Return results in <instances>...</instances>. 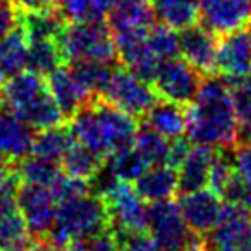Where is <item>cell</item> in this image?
Instances as JSON below:
<instances>
[{"instance_id":"1","label":"cell","mask_w":251,"mask_h":251,"mask_svg":"<svg viewBox=\"0 0 251 251\" xmlns=\"http://www.w3.org/2000/svg\"><path fill=\"white\" fill-rule=\"evenodd\" d=\"M189 141L213 148L236 145L237 117L230 100L229 81L215 74L203 77L196 98L186 105Z\"/></svg>"},{"instance_id":"2","label":"cell","mask_w":251,"mask_h":251,"mask_svg":"<svg viewBox=\"0 0 251 251\" xmlns=\"http://www.w3.org/2000/svg\"><path fill=\"white\" fill-rule=\"evenodd\" d=\"M107 229H110V219L103 200L93 193H86L57 206L55 222L47 239L57 248H62L69 241L88 239Z\"/></svg>"},{"instance_id":"3","label":"cell","mask_w":251,"mask_h":251,"mask_svg":"<svg viewBox=\"0 0 251 251\" xmlns=\"http://www.w3.org/2000/svg\"><path fill=\"white\" fill-rule=\"evenodd\" d=\"M66 62L117 60L114 33L103 21L66 23L57 38Z\"/></svg>"},{"instance_id":"4","label":"cell","mask_w":251,"mask_h":251,"mask_svg":"<svg viewBox=\"0 0 251 251\" xmlns=\"http://www.w3.org/2000/svg\"><path fill=\"white\" fill-rule=\"evenodd\" d=\"M100 98L134 119H141L158 100V95L148 81L141 79L124 66H117Z\"/></svg>"},{"instance_id":"5","label":"cell","mask_w":251,"mask_h":251,"mask_svg":"<svg viewBox=\"0 0 251 251\" xmlns=\"http://www.w3.org/2000/svg\"><path fill=\"white\" fill-rule=\"evenodd\" d=\"M147 230L160 251H181L200 237L188 227L179 205L172 200H160L148 205Z\"/></svg>"},{"instance_id":"6","label":"cell","mask_w":251,"mask_h":251,"mask_svg":"<svg viewBox=\"0 0 251 251\" xmlns=\"http://www.w3.org/2000/svg\"><path fill=\"white\" fill-rule=\"evenodd\" d=\"M203 77L205 76L189 66L184 59L172 57L162 60L151 83L158 97L186 107L196 98Z\"/></svg>"},{"instance_id":"7","label":"cell","mask_w":251,"mask_h":251,"mask_svg":"<svg viewBox=\"0 0 251 251\" xmlns=\"http://www.w3.org/2000/svg\"><path fill=\"white\" fill-rule=\"evenodd\" d=\"M110 227L115 230H147L148 205L136 193L133 182L117 181L103 196Z\"/></svg>"},{"instance_id":"8","label":"cell","mask_w":251,"mask_h":251,"mask_svg":"<svg viewBox=\"0 0 251 251\" xmlns=\"http://www.w3.org/2000/svg\"><path fill=\"white\" fill-rule=\"evenodd\" d=\"M16 201L35 239H47L55 222L57 206L52 191L47 186L19 182Z\"/></svg>"},{"instance_id":"9","label":"cell","mask_w":251,"mask_h":251,"mask_svg":"<svg viewBox=\"0 0 251 251\" xmlns=\"http://www.w3.org/2000/svg\"><path fill=\"white\" fill-rule=\"evenodd\" d=\"M201 26L217 36L251 26V0H200Z\"/></svg>"},{"instance_id":"10","label":"cell","mask_w":251,"mask_h":251,"mask_svg":"<svg viewBox=\"0 0 251 251\" xmlns=\"http://www.w3.org/2000/svg\"><path fill=\"white\" fill-rule=\"evenodd\" d=\"M91 105H93L95 114H97L98 127H100V134L107 155L121 150V148L133 147L134 136H136V131L140 127L136 119L122 112L121 108L114 107L100 97L93 98Z\"/></svg>"},{"instance_id":"11","label":"cell","mask_w":251,"mask_h":251,"mask_svg":"<svg viewBox=\"0 0 251 251\" xmlns=\"http://www.w3.org/2000/svg\"><path fill=\"white\" fill-rule=\"evenodd\" d=\"M181 215L188 227L200 237H208L219 222L224 201L217 193L206 186L203 189L181 195L177 201Z\"/></svg>"},{"instance_id":"12","label":"cell","mask_w":251,"mask_h":251,"mask_svg":"<svg viewBox=\"0 0 251 251\" xmlns=\"http://www.w3.org/2000/svg\"><path fill=\"white\" fill-rule=\"evenodd\" d=\"M217 49L219 36L203 26L193 25L181 29L179 35V53L203 76L217 74Z\"/></svg>"},{"instance_id":"13","label":"cell","mask_w":251,"mask_h":251,"mask_svg":"<svg viewBox=\"0 0 251 251\" xmlns=\"http://www.w3.org/2000/svg\"><path fill=\"white\" fill-rule=\"evenodd\" d=\"M217 73L226 79L251 74V26L219 38Z\"/></svg>"},{"instance_id":"14","label":"cell","mask_w":251,"mask_h":251,"mask_svg":"<svg viewBox=\"0 0 251 251\" xmlns=\"http://www.w3.org/2000/svg\"><path fill=\"white\" fill-rule=\"evenodd\" d=\"M33 138L35 129L0 105V158L12 164L21 160L31 153Z\"/></svg>"},{"instance_id":"15","label":"cell","mask_w":251,"mask_h":251,"mask_svg":"<svg viewBox=\"0 0 251 251\" xmlns=\"http://www.w3.org/2000/svg\"><path fill=\"white\" fill-rule=\"evenodd\" d=\"M35 243L16 196L0 198V251H28Z\"/></svg>"},{"instance_id":"16","label":"cell","mask_w":251,"mask_h":251,"mask_svg":"<svg viewBox=\"0 0 251 251\" xmlns=\"http://www.w3.org/2000/svg\"><path fill=\"white\" fill-rule=\"evenodd\" d=\"M45 81H47V86H49L50 93H52L53 100L57 101L60 112H62L66 119H71L79 108H83L84 105L90 103L93 98H97V97H91V95L77 83V79L73 76L69 67H66V64L47 74Z\"/></svg>"},{"instance_id":"17","label":"cell","mask_w":251,"mask_h":251,"mask_svg":"<svg viewBox=\"0 0 251 251\" xmlns=\"http://www.w3.org/2000/svg\"><path fill=\"white\" fill-rule=\"evenodd\" d=\"M215 148L208 145L191 147L184 160L177 165V191L181 195L193 193L208 186Z\"/></svg>"},{"instance_id":"18","label":"cell","mask_w":251,"mask_h":251,"mask_svg":"<svg viewBox=\"0 0 251 251\" xmlns=\"http://www.w3.org/2000/svg\"><path fill=\"white\" fill-rule=\"evenodd\" d=\"M107 18L112 33L147 29L157 23L151 0H112Z\"/></svg>"},{"instance_id":"19","label":"cell","mask_w":251,"mask_h":251,"mask_svg":"<svg viewBox=\"0 0 251 251\" xmlns=\"http://www.w3.org/2000/svg\"><path fill=\"white\" fill-rule=\"evenodd\" d=\"M134 189L147 203L171 200L177 193V171L171 165H150L134 181Z\"/></svg>"},{"instance_id":"20","label":"cell","mask_w":251,"mask_h":251,"mask_svg":"<svg viewBox=\"0 0 251 251\" xmlns=\"http://www.w3.org/2000/svg\"><path fill=\"white\" fill-rule=\"evenodd\" d=\"M143 124L160 133L167 140L181 138L186 133V107L171 100H157L143 115Z\"/></svg>"},{"instance_id":"21","label":"cell","mask_w":251,"mask_h":251,"mask_svg":"<svg viewBox=\"0 0 251 251\" xmlns=\"http://www.w3.org/2000/svg\"><path fill=\"white\" fill-rule=\"evenodd\" d=\"M12 114L18 115L23 122H26L35 131L53 127V126H60L66 121V117L60 112L57 101L53 100L49 86L42 93L36 95L35 98H31L28 103L23 105L21 108L12 112Z\"/></svg>"},{"instance_id":"22","label":"cell","mask_w":251,"mask_h":251,"mask_svg":"<svg viewBox=\"0 0 251 251\" xmlns=\"http://www.w3.org/2000/svg\"><path fill=\"white\" fill-rule=\"evenodd\" d=\"M28 66V38L21 26H16L0 40V86L18 76Z\"/></svg>"},{"instance_id":"23","label":"cell","mask_w":251,"mask_h":251,"mask_svg":"<svg viewBox=\"0 0 251 251\" xmlns=\"http://www.w3.org/2000/svg\"><path fill=\"white\" fill-rule=\"evenodd\" d=\"M158 23L181 31L200 21V0H151Z\"/></svg>"},{"instance_id":"24","label":"cell","mask_w":251,"mask_h":251,"mask_svg":"<svg viewBox=\"0 0 251 251\" xmlns=\"http://www.w3.org/2000/svg\"><path fill=\"white\" fill-rule=\"evenodd\" d=\"M69 71L77 79V83L91 95V97H100L107 86L108 79L114 74L119 60H77V62H69Z\"/></svg>"},{"instance_id":"25","label":"cell","mask_w":251,"mask_h":251,"mask_svg":"<svg viewBox=\"0 0 251 251\" xmlns=\"http://www.w3.org/2000/svg\"><path fill=\"white\" fill-rule=\"evenodd\" d=\"M73 143L74 138L67 126H53V127L40 129L38 133H35L31 153L36 155V157L45 158V160L60 164L62 157L66 155V151L69 150V147Z\"/></svg>"},{"instance_id":"26","label":"cell","mask_w":251,"mask_h":251,"mask_svg":"<svg viewBox=\"0 0 251 251\" xmlns=\"http://www.w3.org/2000/svg\"><path fill=\"white\" fill-rule=\"evenodd\" d=\"M18 14L19 26L28 40H57L66 25L55 9L42 12H18Z\"/></svg>"},{"instance_id":"27","label":"cell","mask_w":251,"mask_h":251,"mask_svg":"<svg viewBox=\"0 0 251 251\" xmlns=\"http://www.w3.org/2000/svg\"><path fill=\"white\" fill-rule=\"evenodd\" d=\"M14 171L19 177V182L47 186V188H50L55 182V179L62 174L60 164L45 160V158L36 157L33 153L14 162Z\"/></svg>"},{"instance_id":"28","label":"cell","mask_w":251,"mask_h":251,"mask_svg":"<svg viewBox=\"0 0 251 251\" xmlns=\"http://www.w3.org/2000/svg\"><path fill=\"white\" fill-rule=\"evenodd\" d=\"M112 0H55V11L66 23L103 21Z\"/></svg>"},{"instance_id":"29","label":"cell","mask_w":251,"mask_h":251,"mask_svg":"<svg viewBox=\"0 0 251 251\" xmlns=\"http://www.w3.org/2000/svg\"><path fill=\"white\" fill-rule=\"evenodd\" d=\"M64 64L67 62L57 40H28V66L26 69L47 76Z\"/></svg>"},{"instance_id":"30","label":"cell","mask_w":251,"mask_h":251,"mask_svg":"<svg viewBox=\"0 0 251 251\" xmlns=\"http://www.w3.org/2000/svg\"><path fill=\"white\" fill-rule=\"evenodd\" d=\"M101 164H103V160L95 151H91L90 148L74 140V143L71 145L69 150L60 160V169L73 177L90 181L100 171Z\"/></svg>"},{"instance_id":"31","label":"cell","mask_w":251,"mask_h":251,"mask_svg":"<svg viewBox=\"0 0 251 251\" xmlns=\"http://www.w3.org/2000/svg\"><path fill=\"white\" fill-rule=\"evenodd\" d=\"M133 147L145 158L148 165H169L171 141L148 126H140L134 136Z\"/></svg>"},{"instance_id":"32","label":"cell","mask_w":251,"mask_h":251,"mask_svg":"<svg viewBox=\"0 0 251 251\" xmlns=\"http://www.w3.org/2000/svg\"><path fill=\"white\" fill-rule=\"evenodd\" d=\"M103 165L114 174L115 179L126 182H134L143 174L145 169L150 167L134 147L112 151L110 155L103 158Z\"/></svg>"},{"instance_id":"33","label":"cell","mask_w":251,"mask_h":251,"mask_svg":"<svg viewBox=\"0 0 251 251\" xmlns=\"http://www.w3.org/2000/svg\"><path fill=\"white\" fill-rule=\"evenodd\" d=\"M147 43L160 62L177 57L179 53V36L176 35V29L169 28L162 23L160 25L155 23L147 31Z\"/></svg>"},{"instance_id":"34","label":"cell","mask_w":251,"mask_h":251,"mask_svg":"<svg viewBox=\"0 0 251 251\" xmlns=\"http://www.w3.org/2000/svg\"><path fill=\"white\" fill-rule=\"evenodd\" d=\"M227 81H229L230 100L237 122L251 121V74Z\"/></svg>"},{"instance_id":"35","label":"cell","mask_w":251,"mask_h":251,"mask_svg":"<svg viewBox=\"0 0 251 251\" xmlns=\"http://www.w3.org/2000/svg\"><path fill=\"white\" fill-rule=\"evenodd\" d=\"M117 251H160L147 230H115Z\"/></svg>"},{"instance_id":"36","label":"cell","mask_w":251,"mask_h":251,"mask_svg":"<svg viewBox=\"0 0 251 251\" xmlns=\"http://www.w3.org/2000/svg\"><path fill=\"white\" fill-rule=\"evenodd\" d=\"M19 188V177L14 171V164L0 158V198L16 196Z\"/></svg>"},{"instance_id":"37","label":"cell","mask_w":251,"mask_h":251,"mask_svg":"<svg viewBox=\"0 0 251 251\" xmlns=\"http://www.w3.org/2000/svg\"><path fill=\"white\" fill-rule=\"evenodd\" d=\"M19 25V14L9 0H0V40Z\"/></svg>"},{"instance_id":"38","label":"cell","mask_w":251,"mask_h":251,"mask_svg":"<svg viewBox=\"0 0 251 251\" xmlns=\"http://www.w3.org/2000/svg\"><path fill=\"white\" fill-rule=\"evenodd\" d=\"M18 12H42L55 9V0H9Z\"/></svg>"},{"instance_id":"39","label":"cell","mask_w":251,"mask_h":251,"mask_svg":"<svg viewBox=\"0 0 251 251\" xmlns=\"http://www.w3.org/2000/svg\"><path fill=\"white\" fill-rule=\"evenodd\" d=\"M234 164L241 176L251 182V147H236Z\"/></svg>"},{"instance_id":"40","label":"cell","mask_w":251,"mask_h":251,"mask_svg":"<svg viewBox=\"0 0 251 251\" xmlns=\"http://www.w3.org/2000/svg\"><path fill=\"white\" fill-rule=\"evenodd\" d=\"M234 147H251V121L237 122Z\"/></svg>"},{"instance_id":"41","label":"cell","mask_w":251,"mask_h":251,"mask_svg":"<svg viewBox=\"0 0 251 251\" xmlns=\"http://www.w3.org/2000/svg\"><path fill=\"white\" fill-rule=\"evenodd\" d=\"M181 251H213V250L208 244V241H206V237H198V239H195L191 244L182 248Z\"/></svg>"},{"instance_id":"42","label":"cell","mask_w":251,"mask_h":251,"mask_svg":"<svg viewBox=\"0 0 251 251\" xmlns=\"http://www.w3.org/2000/svg\"><path fill=\"white\" fill-rule=\"evenodd\" d=\"M28 251H60L55 244H52L49 239H35L33 246Z\"/></svg>"},{"instance_id":"43","label":"cell","mask_w":251,"mask_h":251,"mask_svg":"<svg viewBox=\"0 0 251 251\" xmlns=\"http://www.w3.org/2000/svg\"><path fill=\"white\" fill-rule=\"evenodd\" d=\"M0 105H2V103H0Z\"/></svg>"}]
</instances>
